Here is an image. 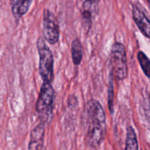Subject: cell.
Segmentation results:
<instances>
[{
  "label": "cell",
  "mask_w": 150,
  "mask_h": 150,
  "mask_svg": "<svg viewBox=\"0 0 150 150\" xmlns=\"http://www.w3.org/2000/svg\"><path fill=\"white\" fill-rule=\"evenodd\" d=\"M86 120V141L91 148L99 146L103 141L106 132V119L101 104L97 100L91 99L85 106Z\"/></svg>",
  "instance_id": "1"
},
{
  "label": "cell",
  "mask_w": 150,
  "mask_h": 150,
  "mask_svg": "<svg viewBox=\"0 0 150 150\" xmlns=\"http://www.w3.org/2000/svg\"><path fill=\"white\" fill-rule=\"evenodd\" d=\"M54 91L51 82H42L39 97L36 103V110L41 122L46 123L50 121L53 114Z\"/></svg>",
  "instance_id": "2"
},
{
  "label": "cell",
  "mask_w": 150,
  "mask_h": 150,
  "mask_svg": "<svg viewBox=\"0 0 150 150\" xmlns=\"http://www.w3.org/2000/svg\"><path fill=\"white\" fill-rule=\"evenodd\" d=\"M37 47L39 54L40 74L43 82L51 83L54 79V58L52 52L42 37L38 38Z\"/></svg>",
  "instance_id": "3"
},
{
  "label": "cell",
  "mask_w": 150,
  "mask_h": 150,
  "mask_svg": "<svg viewBox=\"0 0 150 150\" xmlns=\"http://www.w3.org/2000/svg\"><path fill=\"white\" fill-rule=\"evenodd\" d=\"M111 63L112 73L120 80L125 79L127 75L126 49L124 44L116 42L113 44L111 52Z\"/></svg>",
  "instance_id": "4"
},
{
  "label": "cell",
  "mask_w": 150,
  "mask_h": 150,
  "mask_svg": "<svg viewBox=\"0 0 150 150\" xmlns=\"http://www.w3.org/2000/svg\"><path fill=\"white\" fill-rule=\"evenodd\" d=\"M42 34L49 44H55L59 39V28L56 16L52 12L45 9L42 20Z\"/></svg>",
  "instance_id": "5"
},
{
  "label": "cell",
  "mask_w": 150,
  "mask_h": 150,
  "mask_svg": "<svg viewBox=\"0 0 150 150\" xmlns=\"http://www.w3.org/2000/svg\"><path fill=\"white\" fill-rule=\"evenodd\" d=\"M44 138L45 123L40 121L31 132L28 150H45Z\"/></svg>",
  "instance_id": "6"
},
{
  "label": "cell",
  "mask_w": 150,
  "mask_h": 150,
  "mask_svg": "<svg viewBox=\"0 0 150 150\" xmlns=\"http://www.w3.org/2000/svg\"><path fill=\"white\" fill-rule=\"evenodd\" d=\"M81 2L82 18L88 28H89L92 20L99 10L100 0H81Z\"/></svg>",
  "instance_id": "7"
},
{
  "label": "cell",
  "mask_w": 150,
  "mask_h": 150,
  "mask_svg": "<svg viewBox=\"0 0 150 150\" xmlns=\"http://www.w3.org/2000/svg\"><path fill=\"white\" fill-rule=\"evenodd\" d=\"M133 18L141 32L150 39V20L136 4H134L133 7Z\"/></svg>",
  "instance_id": "8"
},
{
  "label": "cell",
  "mask_w": 150,
  "mask_h": 150,
  "mask_svg": "<svg viewBox=\"0 0 150 150\" xmlns=\"http://www.w3.org/2000/svg\"><path fill=\"white\" fill-rule=\"evenodd\" d=\"M34 0H10L12 12L16 19H19L29 10Z\"/></svg>",
  "instance_id": "9"
},
{
  "label": "cell",
  "mask_w": 150,
  "mask_h": 150,
  "mask_svg": "<svg viewBox=\"0 0 150 150\" xmlns=\"http://www.w3.org/2000/svg\"><path fill=\"white\" fill-rule=\"evenodd\" d=\"M71 54L74 64L79 66L81 62L83 57V47L79 38H76L72 43Z\"/></svg>",
  "instance_id": "10"
},
{
  "label": "cell",
  "mask_w": 150,
  "mask_h": 150,
  "mask_svg": "<svg viewBox=\"0 0 150 150\" xmlns=\"http://www.w3.org/2000/svg\"><path fill=\"white\" fill-rule=\"evenodd\" d=\"M125 150H139L137 136L134 129L131 126L127 128V137L125 141Z\"/></svg>",
  "instance_id": "11"
},
{
  "label": "cell",
  "mask_w": 150,
  "mask_h": 150,
  "mask_svg": "<svg viewBox=\"0 0 150 150\" xmlns=\"http://www.w3.org/2000/svg\"><path fill=\"white\" fill-rule=\"evenodd\" d=\"M138 60H139L140 66L147 77L150 78V60L147 56L143 52L139 51L138 53Z\"/></svg>",
  "instance_id": "12"
},
{
  "label": "cell",
  "mask_w": 150,
  "mask_h": 150,
  "mask_svg": "<svg viewBox=\"0 0 150 150\" xmlns=\"http://www.w3.org/2000/svg\"><path fill=\"white\" fill-rule=\"evenodd\" d=\"M113 104H114V86H113V79L111 78V80H110L109 82V90H108V105L111 113L113 112V106H114Z\"/></svg>",
  "instance_id": "13"
},
{
  "label": "cell",
  "mask_w": 150,
  "mask_h": 150,
  "mask_svg": "<svg viewBox=\"0 0 150 150\" xmlns=\"http://www.w3.org/2000/svg\"><path fill=\"white\" fill-rule=\"evenodd\" d=\"M147 1H148V3L150 4V0H147Z\"/></svg>",
  "instance_id": "14"
}]
</instances>
